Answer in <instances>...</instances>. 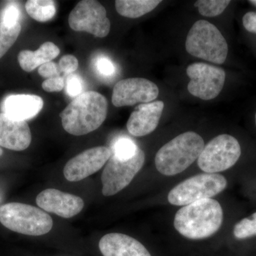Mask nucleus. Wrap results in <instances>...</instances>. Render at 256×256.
Instances as JSON below:
<instances>
[{
	"instance_id": "1",
	"label": "nucleus",
	"mask_w": 256,
	"mask_h": 256,
	"mask_svg": "<svg viewBox=\"0 0 256 256\" xmlns=\"http://www.w3.org/2000/svg\"><path fill=\"white\" fill-rule=\"evenodd\" d=\"M107 99L96 92L80 94L60 114L62 126L69 134L82 136L94 132L106 120Z\"/></svg>"
},
{
	"instance_id": "2",
	"label": "nucleus",
	"mask_w": 256,
	"mask_h": 256,
	"mask_svg": "<svg viewBox=\"0 0 256 256\" xmlns=\"http://www.w3.org/2000/svg\"><path fill=\"white\" fill-rule=\"evenodd\" d=\"M223 210L216 200H200L180 208L174 216V228L185 238L200 240L212 236L223 223Z\"/></svg>"
},
{
	"instance_id": "3",
	"label": "nucleus",
	"mask_w": 256,
	"mask_h": 256,
	"mask_svg": "<svg viewBox=\"0 0 256 256\" xmlns=\"http://www.w3.org/2000/svg\"><path fill=\"white\" fill-rule=\"evenodd\" d=\"M204 146L203 138L197 133H182L162 146L156 152V170L165 176L180 174L198 160Z\"/></svg>"
},
{
	"instance_id": "4",
	"label": "nucleus",
	"mask_w": 256,
	"mask_h": 256,
	"mask_svg": "<svg viewBox=\"0 0 256 256\" xmlns=\"http://www.w3.org/2000/svg\"><path fill=\"white\" fill-rule=\"evenodd\" d=\"M0 223L6 228L24 235H45L53 227L50 214L31 205L12 202L0 206Z\"/></svg>"
},
{
	"instance_id": "5",
	"label": "nucleus",
	"mask_w": 256,
	"mask_h": 256,
	"mask_svg": "<svg viewBox=\"0 0 256 256\" xmlns=\"http://www.w3.org/2000/svg\"><path fill=\"white\" fill-rule=\"evenodd\" d=\"M190 54L212 62L223 64L228 56L226 40L218 28L206 20H198L190 28L186 43Z\"/></svg>"
},
{
	"instance_id": "6",
	"label": "nucleus",
	"mask_w": 256,
	"mask_h": 256,
	"mask_svg": "<svg viewBox=\"0 0 256 256\" xmlns=\"http://www.w3.org/2000/svg\"><path fill=\"white\" fill-rule=\"evenodd\" d=\"M227 186L226 178L218 174H197L174 186L168 194V202L174 206H186L218 194Z\"/></svg>"
},
{
	"instance_id": "7",
	"label": "nucleus",
	"mask_w": 256,
	"mask_h": 256,
	"mask_svg": "<svg viewBox=\"0 0 256 256\" xmlns=\"http://www.w3.org/2000/svg\"><path fill=\"white\" fill-rule=\"evenodd\" d=\"M240 154L242 148L235 138L228 134H220L204 146L197 164L204 172L216 174L232 168Z\"/></svg>"
},
{
	"instance_id": "8",
	"label": "nucleus",
	"mask_w": 256,
	"mask_h": 256,
	"mask_svg": "<svg viewBox=\"0 0 256 256\" xmlns=\"http://www.w3.org/2000/svg\"><path fill=\"white\" fill-rule=\"evenodd\" d=\"M144 160L146 154L139 148L136 154L129 159H120L112 154L101 176L102 194L112 196L128 186L142 169Z\"/></svg>"
},
{
	"instance_id": "9",
	"label": "nucleus",
	"mask_w": 256,
	"mask_h": 256,
	"mask_svg": "<svg viewBox=\"0 0 256 256\" xmlns=\"http://www.w3.org/2000/svg\"><path fill=\"white\" fill-rule=\"evenodd\" d=\"M70 28L76 32H86L104 38L110 31V22L106 8L96 0H82L72 10L68 16Z\"/></svg>"
},
{
	"instance_id": "10",
	"label": "nucleus",
	"mask_w": 256,
	"mask_h": 256,
	"mask_svg": "<svg viewBox=\"0 0 256 256\" xmlns=\"http://www.w3.org/2000/svg\"><path fill=\"white\" fill-rule=\"evenodd\" d=\"M190 78L188 90L192 96L204 100L214 99L223 89L226 72L223 68L202 62L192 64L186 68Z\"/></svg>"
},
{
	"instance_id": "11",
	"label": "nucleus",
	"mask_w": 256,
	"mask_h": 256,
	"mask_svg": "<svg viewBox=\"0 0 256 256\" xmlns=\"http://www.w3.org/2000/svg\"><path fill=\"white\" fill-rule=\"evenodd\" d=\"M159 92L158 86L148 79H122L114 85L112 102L117 108L148 104L156 100Z\"/></svg>"
},
{
	"instance_id": "12",
	"label": "nucleus",
	"mask_w": 256,
	"mask_h": 256,
	"mask_svg": "<svg viewBox=\"0 0 256 256\" xmlns=\"http://www.w3.org/2000/svg\"><path fill=\"white\" fill-rule=\"evenodd\" d=\"M111 156L110 148L104 146H95L82 152L66 164L64 178L72 182L82 181L99 171Z\"/></svg>"
},
{
	"instance_id": "13",
	"label": "nucleus",
	"mask_w": 256,
	"mask_h": 256,
	"mask_svg": "<svg viewBox=\"0 0 256 256\" xmlns=\"http://www.w3.org/2000/svg\"><path fill=\"white\" fill-rule=\"evenodd\" d=\"M36 202L45 212L65 218L78 214L84 207V200L80 197L55 188H47L40 192Z\"/></svg>"
},
{
	"instance_id": "14",
	"label": "nucleus",
	"mask_w": 256,
	"mask_h": 256,
	"mask_svg": "<svg viewBox=\"0 0 256 256\" xmlns=\"http://www.w3.org/2000/svg\"><path fill=\"white\" fill-rule=\"evenodd\" d=\"M164 107V102L160 100L140 104L128 119V132L136 137L150 134L159 124Z\"/></svg>"
},
{
	"instance_id": "15",
	"label": "nucleus",
	"mask_w": 256,
	"mask_h": 256,
	"mask_svg": "<svg viewBox=\"0 0 256 256\" xmlns=\"http://www.w3.org/2000/svg\"><path fill=\"white\" fill-rule=\"evenodd\" d=\"M32 132L26 121L16 120L0 114V146L14 151H23L31 144Z\"/></svg>"
},
{
	"instance_id": "16",
	"label": "nucleus",
	"mask_w": 256,
	"mask_h": 256,
	"mask_svg": "<svg viewBox=\"0 0 256 256\" xmlns=\"http://www.w3.org/2000/svg\"><path fill=\"white\" fill-rule=\"evenodd\" d=\"M99 249L104 256H151L140 242L119 233L104 236L99 242Z\"/></svg>"
},
{
	"instance_id": "17",
	"label": "nucleus",
	"mask_w": 256,
	"mask_h": 256,
	"mask_svg": "<svg viewBox=\"0 0 256 256\" xmlns=\"http://www.w3.org/2000/svg\"><path fill=\"white\" fill-rule=\"evenodd\" d=\"M43 107L44 100L40 96L28 94L8 96L1 106L3 114L20 121L33 118Z\"/></svg>"
},
{
	"instance_id": "18",
	"label": "nucleus",
	"mask_w": 256,
	"mask_h": 256,
	"mask_svg": "<svg viewBox=\"0 0 256 256\" xmlns=\"http://www.w3.org/2000/svg\"><path fill=\"white\" fill-rule=\"evenodd\" d=\"M60 54V50L53 42L42 44L36 50H23L18 55L20 67L24 72H31L37 67L52 62Z\"/></svg>"
},
{
	"instance_id": "19",
	"label": "nucleus",
	"mask_w": 256,
	"mask_h": 256,
	"mask_svg": "<svg viewBox=\"0 0 256 256\" xmlns=\"http://www.w3.org/2000/svg\"><path fill=\"white\" fill-rule=\"evenodd\" d=\"M161 2L160 0H117L114 5L121 16L136 18L153 11Z\"/></svg>"
},
{
	"instance_id": "20",
	"label": "nucleus",
	"mask_w": 256,
	"mask_h": 256,
	"mask_svg": "<svg viewBox=\"0 0 256 256\" xmlns=\"http://www.w3.org/2000/svg\"><path fill=\"white\" fill-rule=\"evenodd\" d=\"M25 9L32 18L40 22L50 21L56 12L55 2L52 0H28Z\"/></svg>"
},
{
	"instance_id": "21",
	"label": "nucleus",
	"mask_w": 256,
	"mask_h": 256,
	"mask_svg": "<svg viewBox=\"0 0 256 256\" xmlns=\"http://www.w3.org/2000/svg\"><path fill=\"white\" fill-rule=\"evenodd\" d=\"M22 26L18 22L14 26H8L0 22V58L14 45L21 32Z\"/></svg>"
},
{
	"instance_id": "22",
	"label": "nucleus",
	"mask_w": 256,
	"mask_h": 256,
	"mask_svg": "<svg viewBox=\"0 0 256 256\" xmlns=\"http://www.w3.org/2000/svg\"><path fill=\"white\" fill-rule=\"evenodd\" d=\"M230 3L228 0H198L194 6L198 8L202 16L214 18L222 14Z\"/></svg>"
},
{
	"instance_id": "23",
	"label": "nucleus",
	"mask_w": 256,
	"mask_h": 256,
	"mask_svg": "<svg viewBox=\"0 0 256 256\" xmlns=\"http://www.w3.org/2000/svg\"><path fill=\"white\" fill-rule=\"evenodd\" d=\"M234 235L239 240L256 236V212L236 224L234 228Z\"/></svg>"
},
{
	"instance_id": "24",
	"label": "nucleus",
	"mask_w": 256,
	"mask_h": 256,
	"mask_svg": "<svg viewBox=\"0 0 256 256\" xmlns=\"http://www.w3.org/2000/svg\"><path fill=\"white\" fill-rule=\"evenodd\" d=\"M138 146L128 138H121L114 142L112 154L120 159H129L136 154Z\"/></svg>"
},
{
	"instance_id": "25",
	"label": "nucleus",
	"mask_w": 256,
	"mask_h": 256,
	"mask_svg": "<svg viewBox=\"0 0 256 256\" xmlns=\"http://www.w3.org/2000/svg\"><path fill=\"white\" fill-rule=\"evenodd\" d=\"M78 60L76 57L72 55H65L60 58L58 63V68L60 72L70 75L78 68Z\"/></svg>"
},
{
	"instance_id": "26",
	"label": "nucleus",
	"mask_w": 256,
	"mask_h": 256,
	"mask_svg": "<svg viewBox=\"0 0 256 256\" xmlns=\"http://www.w3.org/2000/svg\"><path fill=\"white\" fill-rule=\"evenodd\" d=\"M66 89L67 94L70 97H77L82 92V79L77 75H74V74L68 75L66 78Z\"/></svg>"
},
{
	"instance_id": "27",
	"label": "nucleus",
	"mask_w": 256,
	"mask_h": 256,
	"mask_svg": "<svg viewBox=\"0 0 256 256\" xmlns=\"http://www.w3.org/2000/svg\"><path fill=\"white\" fill-rule=\"evenodd\" d=\"M20 14V10L18 9L16 5L9 4L3 11L2 16V21L1 22H3L8 26H14V24L18 22Z\"/></svg>"
},
{
	"instance_id": "28",
	"label": "nucleus",
	"mask_w": 256,
	"mask_h": 256,
	"mask_svg": "<svg viewBox=\"0 0 256 256\" xmlns=\"http://www.w3.org/2000/svg\"><path fill=\"white\" fill-rule=\"evenodd\" d=\"M65 86V82L62 77L48 78L42 82V88L46 92H60Z\"/></svg>"
},
{
	"instance_id": "29",
	"label": "nucleus",
	"mask_w": 256,
	"mask_h": 256,
	"mask_svg": "<svg viewBox=\"0 0 256 256\" xmlns=\"http://www.w3.org/2000/svg\"><path fill=\"white\" fill-rule=\"evenodd\" d=\"M38 74L45 78H52L60 76V73L58 65L54 62H50L43 64L38 68Z\"/></svg>"
},
{
	"instance_id": "30",
	"label": "nucleus",
	"mask_w": 256,
	"mask_h": 256,
	"mask_svg": "<svg viewBox=\"0 0 256 256\" xmlns=\"http://www.w3.org/2000/svg\"><path fill=\"white\" fill-rule=\"evenodd\" d=\"M97 69L101 75L112 76L114 73V66L112 62L107 58H100L97 62Z\"/></svg>"
},
{
	"instance_id": "31",
	"label": "nucleus",
	"mask_w": 256,
	"mask_h": 256,
	"mask_svg": "<svg viewBox=\"0 0 256 256\" xmlns=\"http://www.w3.org/2000/svg\"><path fill=\"white\" fill-rule=\"evenodd\" d=\"M242 24L248 32L256 34V12H249L244 14Z\"/></svg>"
},
{
	"instance_id": "32",
	"label": "nucleus",
	"mask_w": 256,
	"mask_h": 256,
	"mask_svg": "<svg viewBox=\"0 0 256 256\" xmlns=\"http://www.w3.org/2000/svg\"><path fill=\"white\" fill-rule=\"evenodd\" d=\"M250 3H252V4L256 5V0H252V1H250Z\"/></svg>"
},
{
	"instance_id": "33",
	"label": "nucleus",
	"mask_w": 256,
	"mask_h": 256,
	"mask_svg": "<svg viewBox=\"0 0 256 256\" xmlns=\"http://www.w3.org/2000/svg\"><path fill=\"white\" fill-rule=\"evenodd\" d=\"M2 154H3V150H2V149L1 148H0V156H2Z\"/></svg>"
},
{
	"instance_id": "34",
	"label": "nucleus",
	"mask_w": 256,
	"mask_h": 256,
	"mask_svg": "<svg viewBox=\"0 0 256 256\" xmlns=\"http://www.w3.org/2000/svg\"><path fill=\"white\" fill-rule=\"evenodd\" d=\"M255 121H256V116H255Z\"/></svg>"
}]
</instances>
